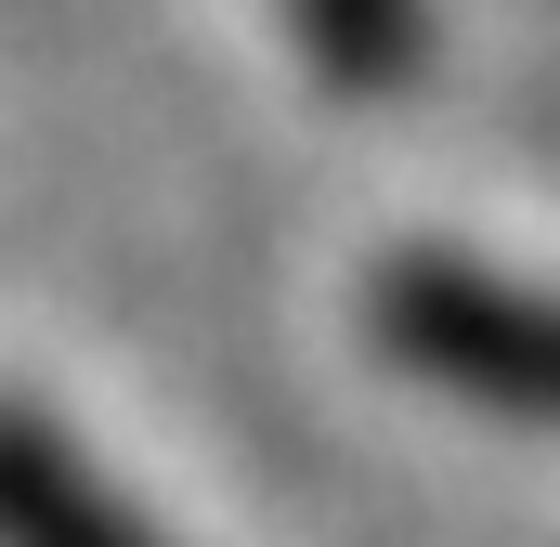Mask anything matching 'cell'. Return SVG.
Returning <instances> with one entry per match:
<instances>
[{
	"label": "cell",
	"instance_id": "obj_3",
	"mask_svg": "<svg viewBox=\"0 0 560 547\" xmlns=\"http://www.w3.org/2000/svg\"><path fill=\"white\" fill-rule=\"evenodd\" d=\"M326 92H405L430 66V0H275Z\"/></svg>",
	"mask_w": 560,
	"mask_h": 547
},
{
	"label": "cell",
	"instance_id": "obj_1",
	"mask_svg": "<svg viewBox=\"0 0 560 547\" xmlns=\"http://www.w3.org/2000/svg\"><path fill=\"white\" fill-rule=\"evenodd\" d=\"M365 339L456 405L560 430V287L535 274L469 261V248H392L365 274Z\"/></svg>",
	"mask_w": 560,
	"mask_h": 547
},
{
	"label": "cell",
	"instance_id": "obj_2",
	"mask_svg": "<svg viewBox=\"0 0 560 547\" xmlns=\"http://www.w3.org/2000/svg\"><path fill=\"white\" fill-rule=\"evenodd\" d=\"M0 547H170V535L79 456V430H52L39 405H0Z\"/></svg>",
	"mask_w": 560,
	"mask_h": 547
}]
</instances>
